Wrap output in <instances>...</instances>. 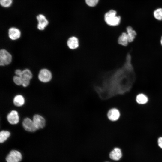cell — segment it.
Instances as JSON below:
<instances>
[{
    "mask_svg": "<svg viewBox=\"0 0 162 162\" xmlns=\"http://www.w3.org/2000/svg\"><path fill=\"white\" fill-rule=\"evenodd\" d=\"M67 45L68 47L71 49H74L79 46V42L78 39L75 37L70 38L67 41Z\"/></svg>",
    "mask_w": 162,
    "mask_h": 162,
    "instance_id": "5bb4252c",
    "label": "cell"
},
{
    "mask_svg": "<svg viewBox=\"0 0 162 162\" xmlns=\"http://www.w3.org/2000/svg\"><path fill=\"white\" fill-rule=\"evenodd\" d=\"M14 82L18 86L22 85V80L20 76H14L13 79Z\"/></svg>",
    "mask_w": 162,
    "mask_h": 162,
    "instance_id": "7402d4cb",
    "label": "cell"
},
{
    "mask_svg": "<svg viewBox=\"0 0 162 162\" xmlns=\"http://www.w3.org/2000/svg\"><path fill=\"white\" fill-rule=\"evenodd\" d=\"M33 120L38 130L43 128L45 125L46 121L44 118L40 115H34Z\"/></svg>",
    "mask_w": 162,
    "mask_h": 162,
    "instance_id": "52a82bcc",
    "label": "cell"
},
{
    "mask_svg": "<svg viewBox=\"0 0 162 162\" xmlns=\"http://www.w3.org/2000/svg\"><path fill=\"white\" fill-rule=\"evenodd\" d=\"M127 34L128 36L129 43H131L134 41L136 36L137 33L131 26H128L126 28Z\"/></svg>",
    "mask_w": 162,
    "mask_h": 162,
    "instance_id": "4fadbf2b",
    "label": "cell"
},
{
    "mask_svg": "<svg viewBox=\"0 0 162 162\" xmlns=\"http://www.w3.org/2000/svg\"><path fill=\"white\" fill-rule=\"evenodd\" d=\"M8 35L11 39L15 40L20 38L21 35V32L18 29L12 27L9 29Z\"/></svg>",
    "mask_w": 162,
    "mask_h": 162,
    "instance_id": "7c38bea8",
    "label": "cell"
},
{
    "mask_svg": "<svg viewBox=\"0 0 162 162\" xmlns=\"http://www.w3.org/2000/svg\"><path fill=\"white\" fill-rule=\"evenodd\" d=\"M118 43L124 46H127L128 44L129 40L127 34L126 32H123L119 36L118 39Z\"/></svg>",
    "mask_w": 162,
    "mask_h": 162,
    "instance_id": "9a60e30c",
    "label": "cell"
},
{
    "mask_svg": "<svg viewBox=\"0 0 162 162\" xmlns=\"http://www.w3.org/2000/svg\"><path fill=\"white\" fill-rule=\"evenodd\" d=\"M160 44H161V46H162V36L161 37V40H160Z\"/></svg>",
    "mask_w": 162,
    "mask_h": 162,
    "instance_id": "d4e9b609",
    "label": "cell"
},
{
    "mask_svg": "<svg viewBox=\"0 0 162 162\" xmlns=\"http://www.w3.org/2000/svg\"><path fill=\"white\" fill-rule=\"evenodd\" d=\"M22 71L21 70H16L15 71V74L17 76H20L22 74Z\"/></svg>",
    "mask_w": 162,
    "mask_h": 162,
    "instance_id": "cb8c5ba5",
    "label": "cell"
},
{
    "mask_svg": "<svg viewBox=\"0 0 162 162\" xmlns=\"http://www.w3.org/2000/svg\"><path fill=\"white\" fill-rule=\"evenodd\" d=\"M122 153L121 149L119 148H114L110 153L109 156L111 159L115 160H118L122 157Z\"/></svg>",
    "mask_w": 162,
    "mask_h": 162,
    "instance_id": "8fae6325",
    "label": "cell"
},
{
    "mask_svg": "<svg viewBox=\"0 0 162 162\" xmlns=\"http://www.w3.org/2000/svg\"><path fill=\"white\" fill-rule=\"evenodd\" d=\"M10 132L8 130H2L0 132V142L3 143L9 137Z\"/></svg>",
    "mask_w": 162,
    "mask_h": 162,
    "instance_id": "ac0fdd59",
    "label": "cell"
},
{
    "mask_svg": "<svg viewBox=\"0 0 162 162\" xmlns=\"http://www.w3.org/2000/svg\"><path fill=\"white\" fill-rule=\"evenodd\" d=\"M117 12L114 10H111L106 13L104 20L110 26H115L119 25L121 22L120 16L116 15Z\"/></svg>",
    "mask_w": 162,
    "mask_h": 162,
    "instance_id": "6da1fadb",
    "label": "cell"
},
{
    "mask_svg": "<svg viewBox=\"0 0 162 162\" xmlns=\"http://www.w3.org/2000/svg\"><path fill=\"white\" fill-rule=\"evenodd\" d=\"M20 77L22 80V86L24 87H26L29 84L30 81L32 77V74L29 70L26 69L22 71Z\"/></svg>",
    "mask_w": 162,
    "mask_h": 162,
    "instance_id": "5b68a950",
    "label": "cell"
},
{
    "mask_svg": "<svg viewBox=\"0 0 162 162\" xmlns=\"http://www.w3.org/2000/svg\"><path fill=\"white\" fill-rule=\"evenodd\" d=\"M154 17L159 21L162 20V8H160L156 9L154 12Z\"/></svg>",
    "mask_w": 162,
    "mask_h": 162,
    "instance_id": "d6986e66",
    "label": "cell"
},
{
    "mask_svg": "<svg viewBox=\"0 0 162 162\" xmlns=\"http://www.w3.org/2000/svg\"><path fill=\"white\" fill-rule=\"evenodd\" d=\"M25 100L23 96L21 95H16L13 99V103L15 105L17 106H21L24 105Z\"/></svg>",
    "mask_w": 162,
    "mask_h": 162,
    "instance_id": "2e32d148",
    "label": "cell"
},
{
    "mask_svg": "<svg viewBox=\"0 0 162 162\" xmlns=\"http://www.w3.org/2000/svg\"><path fill=\"white\" fill-rule=\"evenodd\" d=\"M157 145L159 148L162 150V136L159 137L158 139Z\"/></svg>",
    "mask_w": 162,
    "mask_h": 162,
    "instance_id": "603a6c76",
    "label": "cell"
},
{
    "mask_svg": "<svg viewBox=\"0 0 162 162\" xmlns=\"http://www.w3.org/2000/svg\"><path fill=\"white\" fill-rule=\"evenodd\" d=\"M22 156L19 151L15 150H11L6 158L7 162H19L22 159Z\"/></svg>",
    "mask_w": 162,
    "mask_h": 162,
    "instance_id": "7a4b0ae2",
    "label": "cell"
},
{
    "mask_svg": "<svg viewBox=\"0 0 162 162\" xmlns=\"http://www.w3.org/2000/svg\"><path fill=\"white\" fill-rule=\"evenodd\" d=\"M99 0H85L86 4L89 6L94 7L98 3Z\"/></svg>",
    "mask_w": 162,
    "mask_h": 162,
    "instance_id": "44dd1931",
    "label": "cell"
},
{
    "mask_svg": "<svg viewBox=\"0 0 162 162\" xmlns=\"http://www.w3.org/2000/svg\"><path fill=\"white\" fill-rule=\"evenodd\" d=\"M52 77L50 72L46 69H43L40 70L38 75L39 80L43 82L50 81Z\"/></svg>",
    "mask_w": 162,
    "mask_h": 162,
    "instance_id": "8992f818",
    "label": "cell"
},
{
    "mask_svg": "<svg viewBox=\"0 0 162 162\" xmlns=\"http://www.w3.org/2000/svg\"><path fill=\"white\" fill-rule=\"evenodd\" d=\"M136 100L139 104H143L146 103L148 101V98L146 95L143 94H140L136 97Z\"/></svg>",
    "mask_w": 162,
    "mask_h": 162,
    "instance_id": "e0dca14e",
    "label": "cell"
},
{
    "mask_svg": "<svg viewBox=\"0 0 162 162\" xmlns=\"http://www.w3.org/2000/svg\"><path fill=\"white\" fill-rule=\"evenodd\" d=\"M12 0H0L1 5L4 7H8L12 4Z\"/></svg>",
    "mask_w": 162,
    "mask_h": 162,
    "instance_id": "ffe728a7",
    "label": "cell"
},
{
    "mask_svg": "<svg viewBox=\"0 0 162 162\" xmlns=\"http://www.w3.org/2000/svg\"><path fill=\"white\" fill-rule=\"evenodd\" d=\"M11 55L6 50L2 49L0 51V65L4 66L10 64L12 61Z\"/></svg>",
    "mask_w": 162,
    "mask_h": 162,
    "instance_id": "3957f363",
    "label": "cell"
},
{
    "mask_svg": "<svg viewBox=\"0 0 162 162\" xmlns=\"http://www.w3.org/2000/svg\"><path fill=\"white\" fill-rule=\"evenodd\" d=\"M38 23L37 27L40 30H43L47 26L48 21L46 17L42 14H39L37 16Z\"/></svg>",
    "mask_w": 162,
    "mask_h": 162,
    "instance_id": "30bf717a",
    "label": "cell"
},
{
    "mask_svg": "<svg viewBox=\"0 0 162 162\" xmlns=\"http://www.w3.org/2000/svg\"><path fill=\"white\" fill-rule=\"evenodd\" d=\"M120 114L119 110L116 108L110 109L107 113V117L109 119L112 121L118 120L120 117Z\"/></svg>",
    "mask_w": 162,
    "mask_h": 162,
    "instance_id": "9c48e42d",
    "label": "cell"
},
{
    "mask_svg": "<svg viewBox=\"0 0 162 162\" xmlns=\"http://www.w3.org/2000/svg\"><path fill=\"white\" fill-rule=\"evenodd\" d=\"M8 122L11 124H17L19 121V117L18 112L15 110H12L7 116Z\"/></svg>",
    "mask_w": 162,
    "mask_h": 162,
    "instance_id": "ba28073f",
    "label": "cell"
},
{
    "mask_svg": "<svg viewBox=\"0 0 162 162\" xmlns=\"http://www.w3.org/2000/svg\"><path fill=\"white\" fill-rule=\"evenodd\" d=\"M22 126L26 131L34 132L38 130L33 121L29 118H25L22 122Z\"/></svg>",
    "mask_w": 162,
    "mask_h": 162,
    "instance_id": "277c9868",
    "label": "cell"
}]
</instances>
